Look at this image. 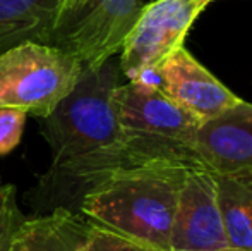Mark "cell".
I'll return each instance as SVG.
<instances>
[{
  "label": "cell",
  "mask_w": 252,
  "mask_h": 251,
  "mask_svg": "<svg viewBox=\"0 0 252 251\" xmlns=\"http://www.w3.org/2000/svg\"><path fill=\"white\" fill-rule=\"evenodd\" d=\"M83 64L47 43L14 45L0 52V108H23L38 119L72 91Z\"/></svg>",
  "instance_id": "277c9868"
},
{
  "label": "cell",
  "mask_w": 252,
  "mask_h": 251,
  "mask_svg": "<svg viewBox=\"0 0 252 251\" xmlns=\"http://www.w3.org/2000/svg\"><path fill=\"white\" fill-rule=\"evenodd\" d=\"M141 9V0H69L48 45L74 55L83 67H98L122 50Z\"/></svg>",
  "instance_id": "5b68a950"
},
{
  "label": "cell",
  "mask_w": 252,
  "mask_h": 251,
  "mask_svg": "<svg viewBox=\"0 0 252 251\" xmlns=\"http://www.w3.org/2000/svg\"><path fill=\"white\" fill-rule=\"evenodd\" d=\"M26 215L17 205V188L14 184L0 186V251H7Z\"/></svg>",
  "instance_id": "4fadbf2b"
},
{
  "label": "cell",
  "mask_w": 252,
  "mask_h": 251,
  "mask_svg": "<svg viewBox=\"0 0 252 251\" xmlns=\"http://www.w3.org/2000/svg\"><path fill=\"white\" fill-rule=\"evenodd\" d=\"M26 117L23 108H0V157L9 155L21 143Z\"/></svg>",
  "instance_id": "9a60e30c"
},
{
  "label": "cell",
  "mask_w": 252,
  "mask_h": 251,
  "mask_svg": "<svg viewBox=\"0 0 252 251\" xmlns=\"http://www.w3.org/2000/svg\"><path fill=\"white\" fill-rule=\"evenodd\" d=\"M83 251H158L148 245L113 232L91 222L90 236Z\"/></svg>",
  "instance_id": "5bb4252c"
},
{
  "label": "cell",
  "mask_w": 252,
  "mask_h": 251,
  "mask_svg": "<svg viewBox=\"0 0 252 251\" xmlns=\"http://www.w3.org/2000/svg\"><path fill=\"white\" fill-rule=\"evenodd\" d=\"M172 251H216L230 248L223 227L211 172L192 167L180 189L172 224Z\"/></svg>",
  "instance_id": "ba28073f"
},
{
  "label": "cell",
  "mask_w": 252,
  "mask_h": 251,
  "mask_svg": "<svg viewBox=\"0 0 252 251\" xmlns=\"http://www.w3.org/2000/svg\"><path fill=\"white\" fill-rule=\"evenodd\" d=\"M216 251H244V250H235V248H225V250H216Z\"/></svg>",
  "instance_id": "2e32d148"
},
{
  "label": "cell",
  "mask_w": 252,
  "mask_h": 251,
  "mask_svg": "<svg viewBox=\"0 0 252 251\" xmlns=\"http://www.w3.org/2000/svg\"><path fill=\"white\" fill-rule=\"evenodd\" d=\"M115 107L127 167L159 162L192 165L189 144L201 121L173 104L156 84L122 83L115 91Z\"/></svg>",
  "instance_id": "3957f363"
},
{
  "label": "cell",
  "mask_w": 252,
  "mask_h": 251,
  "mask_svg": "<svg viewBox=\"0 0 252 251\" xmlns=\"http://www.w3.org/2000/svg\"><path fill=\"white\" fill-rule=\"evenodd\" d=\"M213 176L228 246L252 251V172Z\"/></svg>",
  "instance_id": "7c38bea8"
},
{
  "label": "cell",
  "mask_w": 252,
  "mask_h": 251,
  "mask_svg": "<svg viewBox=\"0 0 252 251\" xmlns=\"http://www.w3.org/2000/svg\"><path fill=\"white\" fill-rule=\"evenodd\" d=\"M91 222L77 212L55 208L26 217L7 251H83Z\"/></svg>",
  "instance_id": "30bf717a"
},
{
  "label": "cell",
  "mask_w": 252,
  "mask_h": 251,
  "mask_svg": "<svg viewBox=\"0 0 252 251\" xmlns=\"http://www.w3.org/2000/svg\"><path fill=\"white\" fill-rule=\"evenodd\" d=\"M69 0H0V52L24 41L47 43Z\"/></svg>",
  "instance_id": "8fae6325"
},
{
  "label": "cell",
  "mask_w": 252,
  "mask_h": 251,
  "mask_svg": "<svg viewBox=\"0 0 252 251\" xmlns=\"http://www.w3.org/2000/svg\"><path fill=\"white\" fill-rule=\"evenodd\" d=\"M122 77L119 57L98 67H83L72 91L40 119L41 136L52 153L50 165L120 146L115 91Z\"/></svg>",
  "instance_id": "7a4b0ae2"
},
{
  "label": "cell",
  "mask_w": 252,
  "mask_h": 251,
  "mask_svg": "<svg viewBox=\"0 0 252 251\" xmlns=\"http://www.w3.org/2000/svg\"><path fill=\"white\" fill-rule=\"evenodd\" d=\"M215 0H153L143 5L119 52L120 71L137 81L177 48L184 47L192 24Z\"/></svg>",
  "instance_id": "8992f818"
},
{
  "label": "cell",
  "mask_w": 252,
  "mask_h": 251,
  "mask_svg": "<svg viewBox=\"0 0 252 251\" xmlns=\"http://www.w3.org/2000/svg\"><path fill=\"white\" fill-rule=\"evenodd\" d=\"M156 86L180 108L204 122L242 102L186 47L177 48L153 71Z\"/></svg>",
  "instance_id": "52a82bcc"
},
{
  "label": "cell",
  "mask_w": 252,
  "mask_h": 251,
  "mask_svg": "<svg viewBox=\"0 0 252 251\" xmlns=\"http://www.w3.org/2000/svg\"><path fill=\"white\" fill-rule=\"evenodd\" d=\"M189 151L194 167L211 174L252 172V104L242 100L230 110L201 122Z\"/></svg>",
  "instance_id": "9c48e42d"
},
{
  "label": "cell",
  "mask_w": 252,
  "mask_h": 251,
  "mask_svg": "<svg viewBox=\"0 0 252 251\" xmlns=\"http://www.w3.org/2000/svg\"><path fill=\"white\" fill-rule=\"evenodd\" d=\"M189 169L182 162H159L117 171L84 196L79 214L158 251H172L173 215Z\"/></svg>",
  "instance_id": "6da1fadb"
}]
</instances>
